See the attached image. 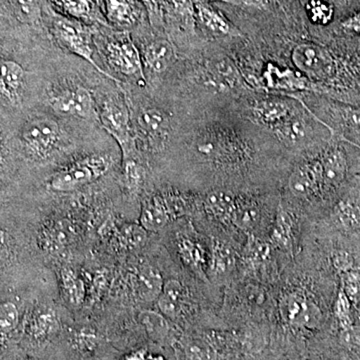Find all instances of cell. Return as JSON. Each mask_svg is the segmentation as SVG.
Returning a JSON list of instances; mask_svg holds the SVG:
<instances>
[{
    "label": "cell",
    "mask_w": 360,
    "mask_h": 360,
    "mask_svg": "<svg viewBox=\"0 0 360 360\" xmlns=\"http://www.w3.org/2000/svg\"><path fill=\"white\" fill-rule=\"evenodd\" d=\"M208 78L215 86L236 87L240 75L236 66L226 58L214 59L208 63Z\"/></svg>",
    "instance_id": "cell-16"
},
{
    "label": "cell",
    "mask_w": 360,
    "mask_h": 360,
    "mask_svg": "<svg viewBox=\"0 0 360 360\" xmlns=\"http://www.w3.org/2000/svg\"><path fill=\"white\" fill-rule=\"evenodd\" d=\"M21 136L32 151L39 155H46L58 143L59 127L49 117L33 118L25 123Z\"/></svg>",
    "instance_id": "cell-4"
},
{
    "label": "cell",
    "mask_w": 360,
    "mask_h": 360,
    "mask_svg": "<svg viewBox=\"0 0 360 360\" xmlns=\"http://www.w3.org/2000/svg\"><path fill=\"white\" fill-rule=\"evenodd\" d=\"M277 134L288 143H298L307 137V127L304 120L293 115L276 129Z\"/></svg>",
    "instance_id": "cell-26"
},
{
    "label": "cell",
    "mask_w": 360,
    "mask_h": 360,
    "mask_svg": "<svg viewBox=\"0 0 360 360\" xmlns=\"http://www.w3.org/2000/svg\"><path fill=\"white\" fill-rule=\"evenodd\" d=\"M234 264L233 253L229 246L217 243L213 248L212 267L217 274H224Z\"/></svg>",
    "instance_id": "cell-32"
},
{
    "label": "cell",
    "mask_w": 360,
    "mask_h": 360,
    "mask_svg": "<svg viewBox=\"0 0 360 360\" xmlns=\"http://www.w3.org/2000/svg\"><path fill=\"white\" fill-rule=\"evenodd\" d=\"M341 288L345 290L350 300H355L360 292V274L359 272L352 269L342 274Z\"/></svg>",
    "instance_id": "cell-39"
},
{
    "label": "cell",
    "mask_w": 360,
    "mask_h": 360,
    "mask_svg": "<svg viewBox=\"0 0 360 360\" xmlns=\"http://www.w3.org/2000/svg\"><path fill=\"white\" fill-rule=\"evenodd\" d=\"M106 13L115 25L130 26L137 20L136 7L132 0H105Z\"/></svg>",
    "instance_id": "cell-23"
},
{
    "label": "cell",
    "mask_w": 360,
    "mask_h": 360,
    "mask_svg": "<svg viewBox=\"0 0 360 360\" xmlns=\"http://www.w3.org/2000/svg\"><path fill=\"white\" fill-rule=\"evenodd\" d=\"M141 129L149 136L160 137L165 135L167 127V117L162 110L148 108L142 111L139 117Z\"/></svg>",
    "instance_id": "cell-25"
},
{
    "label": "cell",
    "mask_w": 360,
    "mask_h": 360,
    "mask_svg": "<svg viewBox=\"0 0 360 360\" xmlns=\"http://www.w3.org/2000/svg\"><path fill=\"white\" fill-rule=\"evenodd\" d=\"M149 360H167L165 357L161 356V355H158V356H150Z\"/></svg>",
    "instance_id": "cell-46"
},
{
    "label": "cell",
    "mask_w": 360,
    "mask_h": 360,
    "mask_svg": "<svg viewBox=\"0 0 360 360\" xmlns=\"http://www.w3.org/2000/svg\"><path fill=\"white\" fill-rule=\"evenodd\" d=\"M20 360H39V359H32V357H25V359H21Z\"/></svg>",
    "instance_id": "cell-47"
},
{
    "label": "cell",
    "mask_w": 360,
    "mask_h": 360,
    "mask_svg": "<svg viewBox=\"0 0 360 360\" xmlns=\"http://www.w3.org/2000/svg\"><path fill=\"white\" fill-rule=\"evenodd\" d=\"M146 231L141 225H125L120 232V241L125 248H136L144 243Z\"/></svg>",
    "instance_id": "cell-36"
},
{
    "label": "cell",
    "mask_w": 360,
    "mask_h": 360,
    "mask_svg": "<svg viewBox=\"0 0 360 360\" xmlns=\"http://www.w3.org/2000/svg\"><path fill=\"white\" fill-rule=\"evenodd\" d=\"M270 248L266 243H262L257 239H250L248 245L246 257L250 264H259L265 262L269 257Z\"/></svg>",
    "instance_id": "cell-38"
},
{
    "label": "cell",
    "mask_w": 360,
    "mask_h": 360,
    "mask_svg": "<svg viewBox=\"0 0 360 360\" xmlns=\"http://www.w3.org/2000/svg\"><path fill=\"white\" fill-rule=\"evenodd\" d=\"M108 169V161L106 158L91 156L58 172L51 177L49 186L52 191L68 193L99 179Z\"/></svg>",
    "instance_id": "cell-1"
},
{
    "label": "cell",
    "mask_w": 360,
    "mask_h": 360,
    "mask_svg": "<svg viewBox=\"0 0 360 360\" xmlns=\"http://www.w3.org/2000/svg\"><path fill=\"white\" fill-rule=\"evenodd\" d=\"M293 63L307 77L326 78L333 70V58L324 47L307 42L296 45L292 51Z\"/></svg>",
    "instance_id": "cell-3"
},
{
    "label": "cell",
    "mask_w": 360,
    "mask_h": 360,
    "mask_svg": "<svg viewBox=\"0 0 360 360\" xmlns=\"http://www.w3.org/2000/svg\"><path fill=\"white\" fill-rule=\"evenodd\" d=\"M322 186L335 187L341 184L347 174V158L340 149L328 151L321 160Z\"/></svg>",
    "instance_id": "cell-14"
},
{
    "label": "cell",
    "mask_w": 360,
    "mask_h": 360,
    "mask_svg": "<svg viewBox=\"0 0 360 360\" xmlns=\"http://www.w3.org/2000/svg\"><path fill=\"white\" fill-rule=\"evenodd\" d=\"M20 322L18 307L13 302H4L0 307V330L1 335H8L15 330Z\"/></svg>",
    "instance_id": "cell-31"
},
{
    "label": "cell",
    "mask_w": 360,
    "mask_h": 360,
    "mask_svg": "<svg viewBox=\"0 0 360 360\" xmlns=\"http://www.w3.org/2000/svg\"><path fill=\"white\" fill-rule=\"evenodd\" d=\"M59 324L53 311L35 315L27 326V333L37 341H45L58 333Z\"/></svg>",
    "instance_id": "cell-22"
},
{
    "label": "cell",
    "mask_w": 360,
    "mask_h": 360,
    "mask_svg": "<svg viewBox=\"0 0 360 360\" xmlns=\"http://www.w3.org/2000/svg\"><path fill=\"white\" fill-rule=\"evenodd\" d=\"M238 200H234L231 193L224 191H213L208 194L205 200V207L207 212L215 219L221 221H229L233 219Z\"/></svg>",
    "instance_id": "cell-19"
},
{
    "label": "cell",
    "mask_w": 360,
    "mask_h": 360,
    "mask_svg": "<svg viewBox=\"0 0 360 360\" xmlns=\"http://www.w3.org/2000/svg\"><path fill=\"white\" fill-rule=\"evenodd\" d=\"M63 9L75 18H86L91 13V0H58Z\"/></svg>",
    "instance_id": "cell-37"
},
{
    "label": "cell",
    "mask_w": 360,
    "mask_h": 360,
    "mask_svg": "<svg viewBox=\"0 0 360 360\" xmlns=\"http://www.w3.org/2000/svg\"><path fill=\"white\" fill-rule=\"evenodd\" d=\"M99 342L98 335L94 330L89 329H82V330L75 333L72 335V347L78 352H91L97 347Z\"/></svg>",
    "instance_id": "cell-35"
},
{
    "label": "cell",
    "mask_w": 360,
    "mask_h": 360,
    "mask_svg": "<svg viewBox=\"0 0 360 360\" xmlns=\"http://www.w3.org/2000/svg\"><path fill=\"white\" fill-rule=\"evenodd\" d=\"M174 58V47L167 40L151 42L144 49L146 63L155 72H163L172 65Z\"/></svg>",
    "instance_id": "cell-17"
},
{
    "label": "cell",
    "mask_w": 360,
    "mask_h": 360,
    "mask_svg": "<svg viewBox=\"0 0 360 360\" xmlns=\"http://www.w3.org/2000/svg\"><path fill=\"white\" fill-rule=\"evenodd\" d=\"M341 26L348 32L360 34V11L343 20Z\"/></svg>",
    "instance_id": "cell-43"
},
{
    "label": "cell",
    "mask_w": 360,
    "mask_h": 360,
    "mask_svg": "<svg viewBox=\"0 0 360 360\" xmlns=\"http://www.w3.org/2000/svg\"><path fill=\"white\" fill-rule=\"evenodd\" d=\"M336 217L341 224L347 229H357L360 226V207L354 201H341L336 207Z\"/></svg>",
    "instance_id": "cell-29"
},
{
    "label": "cell",
    "mask_w": 360,
    "mask_h": 360,
    "mask_svg": "<svg viewBox=\"0 0 360 360\" xmlns=\"http://www.w3.org/2000/svg\"><path fill=\"white\" fill-rule=\"evenodd\" d=\"M187 355L191 360H210V352L198 343H191L187 347Z\"/></svg>",
    "instance_id": "cell-42"
},
{
    "label": "cell",
    "mask_w": 360,
    "mask_h": 360,
    "mask_svg": "<svg viewBox=\"0 0 360 360\" xmlns=\"http://www.w3.org/2000/svg\"><path fill=\"white\" fill-rule=\"evenodd\" d=\"M309 20L315 25H326L333 18V7L324 0H311L305 4Z\"/></svg>",
    "instance_id": "cell-30"
},
{
    "label": "cell",
    "mask_w": 360,
    "mask_h": 360,
    "mask_svg": "<svg viewBox=\"0 0 360 360\" xmlns=\"http://www.w3.org/2000/svg\"><path fill=\"white\" fill-rule=\"evenodd\" d=\"M259 220V212L257 206L248 201H238L236 212L232 221L240 229L248 231L252 229Z\"/></svg>",
    "instance_id": "cell-28"
},
{
    "label": "cell",
    "mask_w": 360,
    "mask_h": 360,
    "mask_svg": "<svg viewBox=\"0 0 360 360\" xmlns=\"http://www.w3.org/2000/svg\"><path fill=\"white\" fill-rule=\"evenodd\" d=\"M101 122L110 134L117 139L122 146L124 158H129V115L123 106L110 101L103 106L101 115Z\"/></svg>",
    "instance_id": "cell-8"
},
{
    "label": "cell",
    "mask_w": 360,
    "mask_h": 360,
    "mask_svg": "<svg viewBox=\"0 0 360 360\" xmlns=\"http://www.w3.org/2000/svg\"><path fill=\"white\" fill-rule=\"evenodd\" d=\"M179 250L184 264L194 271L202 274L206 264V252L200 241L193 236H181L179 240Z\"/></svg>",
    "instance_id": "cell-18"
},
{
    "label": "cell",
    "mask_w": 360,
    "mask_h": 360,
    "mask_svg": "<svg viewBox=\"0 0 360 360\" xmlns=\"http://www.w3.org/2000/svg\"><path fill=\"white\" fill-rule=\"evenodd\" d=\"M16 15L25 22H35L39 18L37 0H11Z\"/></svg>",
    "instance_id": "cell-34"
},
{
    "label": "cell",
    "mask_w": 360,
    "mask_h": 360,
    "mask_svg": "<svg viewBox=\"0 0 360 360\" xmlns=\"http://www.w3.org/2000/svg\"><path fill=\"white\" fill-rule=\"evenodd\" d=\"M187 291L176 279H170L165 283L162 292L158 300V309L167 319H176L184 311L186 304Z\"/></svg>",
    "instance_id": "cell-11"
},
{
    "label": "cell",
    "mask_w": 360,
    "mask_h": 360,
    "mask_svg": "<svg viewBox=\"0 0 360 360\" xmlns=\"http://www.w3.org/2000/svg\"><path fill=\"white\" fill-rule=\"evenodd\" d=\"M291 193L298 198H307L322 186L321 161L304 163L291 174L288 181Z\"/></svg>",
    "instance_id": "cell-7"
},
{
    "label": "cell",
    "mask_w": 360,
    "mask_h": 360,
    "mask_svg": "<svg viewBox=\"0 0 360 360\" xmlns=\"http://www.w3.org/2000/svg\"><path fill=\"white\" fill-rule=\"evenodd\" d=\"M303 1H304V4H307V2L311 1V0H303Z\"/></svg>",
    "instance_id": "cell-48"
},
{
    "label": "cell",
    "mask_w": 360,
    "mask_h": 360,
    "mask_svg": "<svg viewBox=\"0 0 360 360\" xmlns=\"http://www.w3.org/2000/svg\"><path fill=\"white\" fill-rule=\"evenodd\" d=\"M176 215L167 201L160 196L148 200L142 205L141 225L146 231H156L169 224Z\"/></svg>",
    "instance_id": "cell-10"
},
{
    "label": "cell",
    "mask_w": 360,
    "mask_h": 360,
    "mask_svg": "<svg viewBox=\"0 0 360 360\" xmlns=\"http://www.w3.org/2000/svg\"><path fill=\"white\" fill-rule=\"evenodd\" d=\"M108 59L111 66L123 75H142L141 53L129 39L111 42L108 46Z\"/></svg>",
    "instance_id": "cell-6"
},
{
    "label": "cell",
    "mask_w": 360,
    "mask_h": 360,
    "mask_svg": "<svg viewBox=\"0 0 360 360\" xmlns=\"http://www.w3.org/2000/svg\"><path fill=\"white\" fill-rule=\"evenodd\" d=\"M54 35L58 37L66 49H70L71 52L85 59L90 65H94L98 72L103 73L106 77L115 79L110 73L105 72L96 65L94 58H92L91 41L89 33L85 32L84 28L77 23L66 20V18H58L53 23Z\"/></svg>",
    "instance_id": "cell-2"
},
{
    "label": "cell",
    "mask_w": 360,
    "mask_h": 360,
    "mask_svg": "<svg viewBox=\"0 0 360 360\" xmlns=\"http://www.w3.org/2000/svg\"><path fill=\"white\" fill-rule=\"evenodd\" d=\"M231 1L259 9L265 8L267 6V0H231Z\"/></svg>",
    "instance_id": "cell-44"
},
{
    "label": "cell",
    "mask_w": 360,
    "mask_h": 360,
    "mask_svg": "<svg viewBox=\"0 0 360 360\" xmlns=\"http://www.w3.org/2000/svg\"><path fill=\"white\" fill-rule=\"evenodd\" d=\"M25 82V70L13 60H1L0 90L2 96L11 104L20 101V90Z\"/></svg>",
    "instance_id": "cell-13"
},
{
    "label": "cell",
    "mask_w": 360,
    "mask_h": 360,
    "mask_svg": "<svg viewBox=\"0 0 360 360\" xmlns=\"http://www.w3.org/2000/svg\"><path fill=\"white\" fill-rule=\"evenodd\" d=\"M61 286L66 300L71 305L78 307L82 304L85 298V286L84 281L70 269L61 271Z\"/></svg>",
    "instance_id": "cell-24"
},
{
    "label": "cell",
    "mask_w": 360,
    "mask_h": 360,
    "mask_svg": "<svg viewBox=\"0 0 360 360\" xmlns=\"http://www.w3.org/2000/svg\"><path fill=\"white\" fill-rule=\"evenodd\" d=\"M281 307L284 319L292 326L298 328L309 326L314 321V309L307 296L302 293H288L284 296Z\"/></svg>",
    "instance_id": "cell-9"
},
{
    "label": "cell",
    "mask_w": 360,
    "mask_h": 360,
    "mask_svg": "<svg viewBox=\"0 0 360 360\" xmlns=\"http://www.w3.org/2000/svg\"><path fill=\"white\" fill-rule=\"evenodd\" d=\"M51 105L54 110L63 115L89 120L96 116L94 99L84 87H75L59 92L51 99Z\"/></svg>",
    "instance_id": "cell-5"
},
{
    "label": "cell",
    "mask_w": 360,
    "mask_h": 360,
    "mask_svg": "<svg viewBox=\"0 0 360 360\" xmlns=\"http://www.w3.org/2000/svg\"><path fill=\"white\" fill-rule=\"evenodd\" d=\"M335 314L336 319L340 321L341 328L345 329V330L352 328V303H350V298L348 297L342 288L336 296Z\"/></svg>",
    "instance_id": "cell-33"
},
{
    "label": "cell",
    "mask_w": 360,
    "mask_h": 360,
    "mask_svg": "<svg viewBox=\"0 0 360 360\" xmlns=\"http://www.w3.org/2000/svg\"><path fill=\"white\" fill-rule=\"evenodd\" d=\"M160 271L153 266H143L137 272L136 290L146 302L158 300L165 286Z\"/></svg>",
    "instance_id": "cell-15"
},
{
    "label": "cell",
    "mask_w": 360,
    "mask_h": 360,
    "mask_svg": "<svg viewBox=\"0 0 360 360\" xmlns=\"http://www.w3.org/2000/svg\"><path fill=\"white\" fill-rule=\"evenodd\" d=\"M139 319L151 340L155 343L165 342L169 333L167 316L161 312L160 314L153 310H144L141 312Z\"/></svg>",
    "instance_id": "cell-21"
},
{
    "label": "cell",
    "mask_w": 360,
    "mask_h": 360,
    "mask_svg": "<svg viewBox=\"0 0 360 360\" xmlns=\"http://www.w3.org/2000/svg\"><path fill=\"white\" fill-rule=\"evenodd\" d=\"M293 221L285 210H281L277 213L276 224L272 229L271 239L279 248H290L292 241Z\"/></svg>",
    "instance_id": "cell-27"
},
{
    "label": "cell",
    "mask_w": 360,
    "mask_h": 360,
    "mask_svg": "<svg viewBox=\"0 0 360 360\" xmlns=\"http://www.w3.org/2000/svg\"><path fill=\"white\" fill-rule=\"evenodd\" d=\"M255 115L260 122L276 129L295 113L293 106L279 98H267L258 101L255 106Z\"/></svg>",
    "instance_id": "cell-12"
},
{
    "label": "cell",
    "mask_w": 360,
    "mask_h": 360,
    "mask_svg": "<svg viewBox=\"0 0 360 360\" xmlns=\"http://www.w3.org/2000/svg\"><path fill=\"white\" fill-rule=\"evenodd\" d=\"M150 356L148 354L146 349L134 350L125 356L124 360H149Z\"/></svg>",
    "instance_id": "cell-45"
},
{
    "label": "cell",
    "mask_w": 360,
    "mask_h": 360,
    "mask_svg": "<svg viewBox=\"0 0 360 360\" xmlns=\"http://www.w3.org/2000/svg\"><path fill=\"white\" fill-rule=\"evenodd\" d=\"M341 115L348 129L355 134H360V110L354 108H343L341 110Z\"/></svg>",
    "instance_id": "cell-40"
},
{
    "label": "cell",
    "mask_w": 360,
    "mask_h": 360,
    "mask_svg": "<svg viewBox=\"0 0 360 360\" xmlns=\"http://www.w3.org/2000/svg\"><path fill=\"white\" fill-rule=\"evenodd\" d=\"M333 265L341 274L352 269V259L349 255L343 251L336 253L333 257Z\"/></svg>",
    "instance_id": "cell-41"
},
{
    "label": "cell",
    "mask_w": 360,
    "mask_h": 360,
    "mask_svg": "<svg viewBox=\"0 0 360 360\" xmlns=\"http://www.w3.org/2000/svg\"><path fill=\"white\" fill-rule=\"evenodd\" d=\"M198 18L212 32L222 35H238L233 25L217 9L205 4H196Z\"/></svg>",
    "instance_id": "cell-20"
}]
</instances>
